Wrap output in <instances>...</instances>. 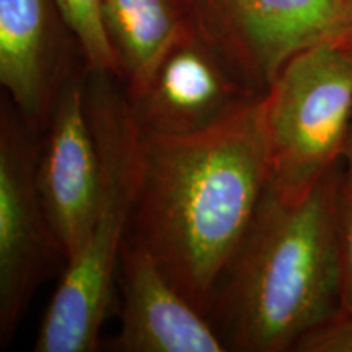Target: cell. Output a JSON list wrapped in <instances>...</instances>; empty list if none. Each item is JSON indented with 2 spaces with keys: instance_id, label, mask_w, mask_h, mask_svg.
Here are the masks:
<instances>
[{
  "instance_id": "cell-1",
  "label": "cell",
  "mask_w": 352,
  "mask_h": 352,
  "mask_svg": "<svg viewBox=\"0 0 352 352\" xmlns=\"http://www.w3.org/2000/svg\"><path fill=\"white\" fill-rule=\"evenodd\" d=\"M270 179L264 95L195 134H142L129 241L157 259L192 305L212 314Z\"/></svg>"
},
{
  "instance_id": "cell-2",
  "label": "cell",
  "mask_w": 352,
  "mask_h": 352,
  "mask_svg": "<svg viewBox=\"0 0 352 352\" xmlns=\"http://www.w3.org/2000/svg\"><path fill=\"white\" fill-rule=\"evenodd\" d=\"M341 183L342 162L296 199L267 186L212 308L228 349L294 351L340 314Z\"/></svg>"
},
{
  "instance_id": "cell-3",
  "label": "cell",
  "mask_w": 352,
  "mask_h": 352,
  "mask_svg": "<svg viewBox=\"0 0 352 352\" xmlns=\"http://www.w3.org/2000/svg\"><path fill=\"white\" fill-rule=\"evenodd\" d=\"M90 76L87 108L101 162L100 204L87 243L67 263L44 314L33 347L36 352H91L98 347L139 196L142 132L131 101L113 85L114 76Z\"/></svg>"
},
{
  "instance_id": "cell-4",
  "label": "cell",
  "mask_w": 352,
  "mask_h": 352,
  "mask_svg": "<svg viewBox=\"0 0 352 352\" xmlns=\"http://www.w3.org/2000/svg\"><path fill=\"white\" fill-rule=\"evenodd\" d=\"M270 189L296 199L341 164L352 121V57L323 39L292 56L264 94Z\"/></svg>"
},
{
  "instance_id": "cell-5",
  "label": "cell",
  "mask_w": 352,
  "mask_h": 352,
  "mask_svg": "<svg viewBox=\"0 0 352 352\" xmlns=\"http://www.w3.org/2000/svg\"><path fill=\"white\" fill-rule=\"evenodd\" d=\"M344 0H182L189 23L254 95L292 56L323 41Z\"/></svg>"
},
{
  "instance_id": "cell-6",
  "label": "cell",
  "mask_w": 352,
  "mask_h": 352,
  "mask_svg": "<svg viewBox=\"0 0 352 352\" xmlns=\"http://www.w3.org/2000/svg\"><path fill=\"white\" fill-rule=\"evenodd\" d=\"M7 101L0 113V346L15 336L34 290L60 253L41 195L36 131Z\"/></svg>"
},
{
  "instance_id": "cell-7",
  "label": "cell",
  "mask_w": 352,
  "mask_h": 352,
  "mask_svg": "<svg viewBox=\"0 0 352 352\" xmlns=\"http://www.w3.org/2000/svg\"><path fill=\"white\" fill-rule=\"evenodd\" d=\"M46 127L38 153V188L69 263L87 243L101 192L98 145L87 108V88L78 78L70 77L60 87Z\"/></svg>"
},
{
  "instance_id": "cell-8",
  "label": "cell",
  "mask_w": 352,
  "mask_h": 352,
  "mask_svg": "<svg viewBox=\"0 0 352 352\" xmlns=\"http://www.w3.org/2000/svg\"><path fill=\"white\" fill-rule=\"evenodd\" d=\"M254 96L186 19L142 94L129 101L142 134L186 135L209 129Z\"/></svg>"
},
{
  "instance_id": "cell-9",
  "label": "cell",
  "mask_w": 352,
  "mask_h": 352,
  "mask_svg": "<svg viewBox=\"0 0 352 352\" xmlns=\"http://www.w3.org/2000/svg\"><path fill=\"white\" fill-rule=\"evenodd\" d=\"M121 327L118 352H223L228 347L199 308L179 292L157 259L127 241L121 253Z\"/></svg>"
},
{
  "instance_id": "cell-10",
  "label": "cell",
  "mask_w": 352,
  "mask_h": 352,
  "mask_svg": "<svg viewBox=\"0 0 352 352\" xmlns=\"http://www.w3.org/2000/svg\"><path fill=\"white\" fill-rule=\"evenodd\" d=\"M56 0H0V82L34 129L47 126L60 77Z\"/></svg>"
},
{
  "instance_id": "cell-11",
  "label": "cell",
  "mask_w": 352,
  "mask_h": 352,
  "mask_svg": "<svg viewBox=\"0 0 352 352\" xmlns=\"http://www.w3.org/2000/svg\"><path fill=\"white\" fill-rule=\"evenodd\" d=\"M103 23L126 95L138 98L186 25L179 0H103Z\"/></svg>"
},
{
  "instance_id": "cell-12",
  "label": "cell",
  "mask_w": 352,
  "mask_h": 352,
  "mask_svg": "<svg viewBox=\"0 0 352 352\" xmlns=\"http://www.w3.org/2000/svg\"><path fill=\"white\" fill-rule=\"evenodd\" d=\"M101 3L103 0H56L63 23L77 39L88 70L121 78L120 63L103 23Z\"/></svg>"
},
{
  "instance_id": "cell-13",
  "label": "cell",
  "mask_w": 352,
  "mask_h": 352,
  "mask_svg": "<svg viewBox=\"0 0 352 352\" xmlns=\"http://www.w3.org/2000/svg\"><path fill=\"white\" fill-rule=\"evenodd\" d=\"M338 246H340L341 311L352 315V186L344 182L338 196Z\"/></svg>"
},
{
  "instance_id": "cell-14",
  "label": "cell",
  "mask_w": 352,
  "mask_h": 352,
  "mask_svg": "<svg viewBox=\"0 0 352 352\" xmlns=\"http://www.w3.org/2000/svg\"><path fill=\"white\" fill-rule=\"evenodd\" d=\"M296 352H352V315L340 311L297 342Z\"/></svg>"
},
{
  "instance_id": "cell-15",
  "label": "cell",
  "mask_w": 352,
  "mask_h": 352,
  "mask_svg": "<svg viewBox=\"0 0 352 352\" xmlns=\"http://www.w3.org/2000/svg\"><path fill=\"white\" fill-rule=\"evenodd\" d=\"M331 41H344V39H352V0H344L342 2L341 12L334 21L331 32L327 36Z\"/></svg>"
},
{
  "instance_id": "cell-16",
  "label": "cell",
  "mask_w": 352,
  "mask_h": 352,
  "mask_svg": "<svg viewBox=\"0 0 352 352\" xmlns=\"http://www.w3.org/2000/svg\"><path fill=\"white\" fill-rule=\"evenodd\" d=\"M342 175H344V182L352 186V121L349 127V134H347L344 151H342Z\"/></svg>"
},
{
  "instance_id": "cell-17",
  "label": "cell",
  "mask_w": 352,
  "mask_h": 352,
  "mask_svg": "<svg viewBox=\"0 0 352 352\" xmlns=\"http://www.w3.org/2000/svg\"><path fill=\"white\" fill-rule=\"evenodd\" d=\"M336 44H340V46L344 50L347 54L352 57V39H344V41H334Z\"/></svg>"
},
{
  "instance_id": "cell-18",
  "label": "cell",
  "mask_w": 352,
  "mask_h": 352,
  "mask_svg": "<svg viewBox=\"0 0 352 352\" xmlns=\"http://www.w3.org/2000/svg\"><path fill=\"white\" fill-rule=\"evenodd\" d=\"M179 3H182V0H179Z\"/></svg>"
}]
</instances>
